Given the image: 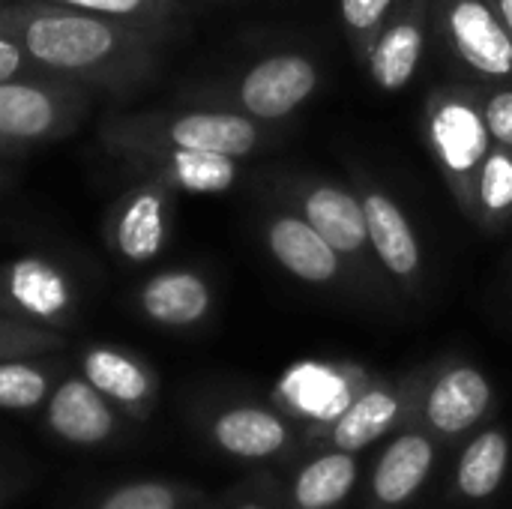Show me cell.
I'll use <instances>...</instances> for the list:
<instances>
[{"instance_id":"6da1fadb","label":"cell","mask_w":512,"mask_h":509,"mask_svg":"<svg viewBox=\"0 0 512 509\" xmlns=\"http://www.w3.org/2000/svg\"><path fill=\"white\" fill-rule=\"evenodd\" d=\"M0 30L48 78L111 96H129L156 78L159 42L168 33L159 24L105 18L42 0L0 6Z\"/></svg>"},{"instance_id":"7a4b0ae2","label":"cell","mask_w":512,"mask_h":509,"mask_svg":"<svg viewBox=\"0 0 512 509\" xmlns=\"http://www.w3.org/2000/svg\"><path fill=\"white\" fill-rule=\"evenodd\" d=\"M426 138L459 210L471 219L477 177L495 144L483 117V90L465 84L435 87L426 99Z\"/></svg>"},{"instance_id":"3957f363","label":"cell","mask_w":512,"mask_h":509,"mask_svg":"<svg viewBox=\"0 0 512 509\" xmlns=\"http://www.w3.org/2000/svg\"><path fill=\"white\" fill-rule=\"evenodd\" d=\"M102 144H159L180 150H204L222 156H249L261 144L258 120L240 111H141L114 114L99 129Z\"/></svg>"},{"instance_id":"277c9868","label":"cell","mask_w":512,"mask_h":509,"mask_svg":"<svg viewBox=\"0 0 512 509\" xmlns=\"http://www.w3.org/2000/svg\"><path fill=\"white\" fill-rule=\"evenodd\" d=\"M90 96L93 90L48 75L0 81V141L12 150L54 141L81 123Z\"/></svg>"},{"instance_id":"5b68a950","label":"cell","mask_w":512,"mask_h":509,"mask_svg":"<svg viewBox=\"0 0 512 509\" xmlns=\"http://www.w3.org/2000/svg\"><path fill=\"white\" fill-rule=\"evenodd\" d=\"M438 39L486 81H512V36L492 0H429Z\"/></svg>"},{"instance_id":"8992f818","label":"cell","mask_w":512,"mask_h":509,"mask_svg":"<svg viewBox=\"0 0 512 509\" xmlns=\"http://www.w3.org/2000/svg\"><path fill=\"white\" fill-rule=\"evenodd\" d=\"M105 150L123 159L138 177L162 180L174 192H186V195H219V192H228L240 177L237 159L222 156V153L159 147V144H141V141L108 144Z\"/></svg>"},{"instance_id":"52a82bcc","label":"cell","mask_w":512,"mask_h":509,"mask_svg":"<svg viewBox=\"0 0 512 509\" xmlns=\"http://www.w3.org/2000/svg\"><path fill=\"white\" fill-rule=\"evenodd\" d=\"M72 312V282L48 258L24 255L0 267V315L39 327H66Z\"/></svg>"},{"instance_id":"ba28073f","label":"cell","mask_w":512,"mask_h":509,"mask_svg":"<svg viewBox=\"0 0 512 509\" xmlns=\"http://www.w3.org/2000/svg\"><path fill=\"white\" fill-rule=\"evenodd\" d=\"M174 195L177 192L168 183L141 177L114 201L108 213V240L123 261L147 264L162 252L171 228Z\"/></svg>"},{"instance_id":"9c48e42d","label":"cell","mask_w":512,"mask_h":509,"mask_svg":"<svg viewBox=\"0 0 512 509\" xmlns=\"http://www.w3.org/2000/svg\"><path fill=\"white\" fill-rule=\"evenodd\" d=\"M318 87V66L303 54H273L255 63L237 84L240 114L252 120H282Z\"/></svg>"},{"instance_id":"30bf717a","label":"cell","mask_w":512,"mask_h":509,"mask_svg":"<svg viewBox=\"0 0 512 509\" xmlns=\"http://www.w3.org/2000/svg\"><path fill=\"white\" fill-rule=\"evenodd\" d=\"M429 24V0H396L390 18L384 21L381 33L375 36L366 54L369 78L381 90H402L414 78L426 51Z\"/></svg>"},{"instance_id":"8fae6325","label":"cell","mask_w":512,"mask_h":509,"mask_svg":"<svg viewBox=\"0 0 512 509\" xmlns=\"http://www.w3.org/2000/svg\"><path fill=\"white\" fill-rule=\"evenodd\" d=\"M360 201L366 210L369 246L381 258L384 270L405 285L420 282L423 249H420V237L414 234L405 210L387 192H381L378 186H369V183L363 186Z\"/></svg>"},{"instance_id":"7c38bea8","label":"cell","mask_w":512,"mask_h":509,"mask_svg":"<svg viewBox=\"0 0 512 509\" xmlns=\"http://www.w3.org/2000/svg\"><path fill=\"white\" fill-rule=\"evenodd\" d=\"M270 255L297 279L309 285H327L342 270V255L297 213H279L267 222Z\"/></svg>"},{"instance_id":"4fadbf2b","label":"cell","mask_w":512,"mask_h":509,"mask_svg":"<svg viewBox=\"0 0 512 509\" xmlns=\"http://www.w3.org/2000/svg\"><path fill=\"white\" fill-rule=\"evenodd\" d=\"M300 216L342 255L354 258L369 246L360 195L333 183H312L300 192Z\"/></svg>"},{"instance_id":"5bb4252c","label":"cell","mask_w":512,"mask_h":509,"mask_svg":"<svg viewBox=\"0 0 512 509\" xmlns=\"http://www.w3.org/2000/svg\"><path fill=\"white\" fill-rule=\"evenodd\" d=\"M48 426L69 444L93 447L114 435L117 420L108 399L87 378H66L48 402Z\"/></svg>"},{"instance_id":"9a60e30c","label":"cell","mask_w":512,"mask_h":509,"mask_svg":"<svg viewBox=\"0 0 512 509\" xmlns=\"http://www.w3.org/2000/svg\"><path fill=\"white\" fill-rule=\"evenodd\" d=\"M210 285L195 270H162L138 291L141 312L162 327H192L207 318Z\"/></svg>"},{"instance_id":"2e32d148","label":"cell","mask_w":512,"mask_h":509,"mask_svg":"<svg viewBox=\"0 0 512 509\" xmlns=\"http://www.w3.org/2000/svg\"><path fill=\"white\" fill-rule=\"evenodd\" d=\"M81 369H84V378L114 405L126 408L132 417H144L153 405V396H156V381H153V372L117 351V348H87L84 357H81Z\"/></svg>"},{"instance_id":"e0dca14e","label":"cell","mask_w":512,"mask_h":509,"mask_svg":"<svg viewBox=\"0 0 512 509\" xmlns=\"http://www.w3.org/2000/svg\"><path fill=\"white\" fill-rule=\"evenodd\" d=\"M489 399V381L477 369H453L429 393V420L441 432H462L486 414Z\"/></svg>"},{"instance_id":"ac0fdd59","label":"cell","mask_w":512,"mask_h":509,"mask_svg":"<svg viewBox=\"0 0 512 509\" xmlns=\"http://www.w3.org/2000/svg\"><path fill=\"white\" fill-rule=\"evenodd\" d=\"M213 432H216V441L228 453L243 456V459L270 456L285 444V426L273 414L258 411V408H237V411L222 414Z\"/></svg>"},{"instance_id":"d6986e66","label":"cell","mask_w":512,"mask_h":509,"mask_svg":"<svg viewBox=\"0 0 512 509\" xmlns=\"http://www.w3.org/2000/svg\"><path fill=\"white\" fill-rule=\"evenodd\" d=\"M432 465V447L429 441L417 438V435H405L399 438L381 459L378 474H375V492L381 501L387 504H399L405 501L426 477Z\"/></svg>"},{"instance_id":"ffe728a7","label":"cell","mask_w":512,"mask_h":509,"mask_svg":"<svg viewBox=\"0 0 512 509\" xmlns=\"http://www.w3.org/2000/svg\"><path fill=\"white\" fill-rule=\"evenodd\" d=\"M512 219V150L492 144L474 195V216L483 231H501Z\"/></svg>"},{"instance_id":"44dd1931","label":"cell","mask_w":512,"mask_h":509,"mask_svg":"<svg viewBox=\"0 0 512 509\" xmlns=\"http://www.w3.org/2000/svg\"><path fill=\"white\" fill-rule=\"evenodd\" d=\"M396 399L390 393H366L360 396L354 405H348L342 414H339V423H336V444L342 450H363L366 444L378 441L390 423L396 420Z\"/></svg>"},{"instance_id":"7402d4cb","label":"cell","mask_w":512,"mask_h":509,"mask_svg":"<svg viewBox=\"0 0 512 509\" xmlns=\"http://www.w3.org/2000/svg\"><path fill=\"white\" fill-rule=\"evenodd\" d=\"M354 486V462L345 453L312 462L297 480V504L303 509H324L339 504Z\"/></svg>"},{"instance_id":"603a6c76","label":"cell","mask_w":512,"mask_h":509,"mask_svg":"<svg viewBox=\"0 0 512 509\" xmlns=\"http://www.w3.org/2000/svg\"><path fill=\"white\" fill-rule=\"evenodd\" d=\"M507 465V441L498 432L480 435L462 456L459 465V486L471 498H486L498 489Z\"/></svg>"},{"instance_id":"cb8c5ba5","label":"cell","mask_w":512,"mask_h":509,"mask_svg":"<svg viewBox=\"0 0 512 509\" xmlns=\"http://www.w3.org/2000/svg\"><path fill=\"white\" fill-rule=\"evenodd\" d=\"M285 396L300 405L306 414H318V417H336L345 408V384L330 375L327 369H315V366H300L294 369L285 384H282Z\"/></svg>"},{"instance_id":"d4e9b609","label":"cell","mask_w":512,"mask_h":509,"mask_svg":"<svg viewBox=\"0 0 512 509\" xmlns=\"http://www.w3.org/2000/svg\"><path fill=\"white\" fill-rule=\"evenodd\" d=\"M66 9H81L105 18H120V21H138V24H159L168 27V21L180 12L177 0H42Z\"/></svg>"},{"instance_id":"484cf974","label":"cell","mask_w":512,"mask_h":509,"mask_svg":"<svg viewBox=\"0 0 512 509\" xmlns=\"http://www.w3.org/2000/svg\"><path fill=\"white\" fill-rule=\"evenodd\" d=\"M48 396V372L18 360H0V408L27 411Z\"/></svg>"},{"instance_id":"4316f807","label":"cell","mask_w":512,"mask_h":509,"mask_svg":"<svg viewBox=\"0 0 512 509\" xmlns=\"http://www.w3.org/2000/svg\"><path fill=\"white\" fill-rule=\"evenodd\" d=\"M396 0H339V15L342 24L354 42V48L366 57L375 36L381 33L384 21L390 18Z\"/></svg>"},{"instance_id":"83f0119b","label":"cell","mask_w":512,"mask_h":509,"mask_svg":"<svg viewBox=\"0 0 512 509\" xmlns=\"http://www.w3.org/2000/svg\"><path fill=\"white\" fill-rule=\"evenodd\" d=\"M60 345H63L60 333H54L48 327L15 321V318H0V360L33 357V354L54 351Z\"/></svg>"},{"instance_id":"f1b7e54d","label":"cell","mask_w":512,"mask_h":509,"mask_svg":"<svg viewBox=\"0 0 512 509\" xmlns=\"http://www.w3.org/2000/svg\"><path fill=\"white\" fill-rule=\"evenodd\" d=\"M99 509H177V495L165 483H135L111 492Z\"/></svg>"},{"instance_id":"f546056e","label":"cell","mask_w":512,"mask_h":509,"mask_svg":"<svg viewBox=\"0 0 512 509\" xmlns=\"http://www.w3.org/2000/svg\"><path fill=\"white\" fill-rule=\"evenodd\" d=\"M483 117L492 141L512 150V87L483 90Z\"/></svg>"},{"instance_id":"4dcf8cb0","label":"cell","mask_w":512,"mask_h":509,"mask_svg":"<svg viewBox=\"0 0 512 509\" xmlns=\"http://www.w3.org/2000/svg\"><path fill=\"white\" fill-rule=\"evenodd\" d=\"M30 75H45L30 57L27 51L9 36L0 30V81H9V78H30Z\"/></svg>"},{"instance_id":"1f68e13d","label":"cell","mask_w":512,"mask_h":509,"mask_svg":"<svg viewBox=\"0 0 512 509\" xmlns=\"http://www.w3.org/2000/svg\"><path fill=\"white\" fill-rule=\"evenodd\" d=\"M492 3H495V9H498V15H501V21H504L507 33L512 36V0H492Z\"/></svg>"},{"instance_id":"d6a6232c","label":"cell","mask_w":512,"mask_h":509,"mask_svg":"<svg viewBox=\"0 0 512 509\" xmlns=\"http://www.w3.org/2000/svg\"><path fill=\"white\" fill-rule=\"evenodd\" d=\"M0 153H12V147H9V144H3V141H0Z\"/></svg>"}]
</instances>
